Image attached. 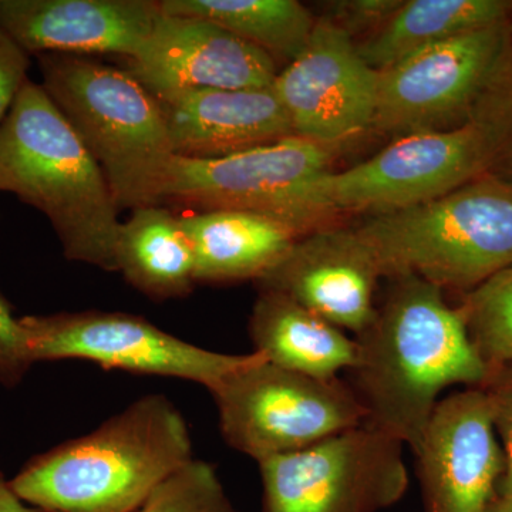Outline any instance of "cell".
<instances>
[{
	"instance_id": "3",
	"label": "cell",
	"mask_w": 512,
	"mask_h": 512,
	"mask_svg": "<svg viewBox=\"0 0 512 512\" xmlns=\"http://www.w3.org/2000/svg\"><path fill=\"white\" fill-rule=\"evenodd\" d=\"M0 192L42 212L69 261L117 272L121 221L109 181L42 84L32 80L0 124Z\"/></svg>"
},
{
	"instance_id": "30",
	"label": "cell",
	"mask_w": 512,
	"mask_h": 512,
	"mask_svg": "<svg viewBox=\"0 0 512 512\" xmlns=\"http://www.w3.org/2000/svg\"><path fill=\"white\" fill-rule=\"evenodd\" d=\"M0 512H39L20 500L13 491L10 480L0 471Z\"/></svg>"
},
{
	"instance_id": "31",
	"label": "cell",
	"mask_w": 512,
	"mask_h": 512,
	"mask_svg": "<svg viewBox=\"0 0 512 512\" xmlns=\"http://www.w3.org/2000/svg\"><path fill=\"white\" fill-rule=\"evenodd\" d=\"M487 512H512V495L495 494Z\"/></svg>"
},
{
	"instance_id": "17",
	"label": "cell",
	"mask_w": 512,
	"mask_h": 512,
	"mask_svg": "<svg viewBox=\"0 0 512 512\" xmlns=\"http://www.w3.org/2000/svg\"><path fill=\"white\" fill-rule=\"evenodd\" d=\"M158 103L178 157L211 160L293 136L272 86L200 90Z\"/></svg>"
},
{
	"instance_id": "8",
	"label": "cell",
	"mask_w": 512,
	"mask_h": 512,
	"mask_svg": "<svg viewBox=\"0 0 512 512\" xmlns=\"http://www.w3.org/2000/svg\"><path fill=\"white\" fill-rule=\"evenodd\" d=\"M512 59V20L451 37L377 72L372 130L396 137L473 119Z\"/></svg>"
},
{
	"instance_id": "25",
	"label": "cell",
	"mask_w": 512,
	"mask_h": 512,
	"mask_svg": "<svg viewBox=\"0 0 512 512\" xmlns=\"http://www.w3.org/2000/svg\"><path fill=\"white\" fill-rule=\"evenodd\" d=\"M476 114L484 117L494 130L495 158L490 174L512 181V59L500 82L485 97Z\"/></svg>"
},
{
	"instance_id": "21",
	"label": "cell",
	"mask_w": 512,
	"mask_h": 512,
	"mask_svg": "<svg viewBox=\"0 0 512 512\" xmlns=\"http://www.w3.org/2000/svg\"><path fill=\"white\" fill-rule=\"evenodd\" d=\"M511 19L507 0H409L357 50L380 72L421 49Z\"/></svg>"
},
{
	"instance_id": "29",
	"label": "cell",
	"mask_w": 512,
	"mask_h": 512,
	"mask_svg": "<svg viewBox=\"0 0 512 512\" xmlns=\"http://www.w3.org/2000/svg\"><path fill=\"white\" fill-rule=\"evenodd\" d=\"M30 55L0 26V124L29 82Z\"/></svg>"
},
{
	"instance_id": "26",
	"label": "cell",
	"mask_w": 512,
	"mask_h": 512,
	"mask_svg": "<svg viewBox=\"0 0 512 512\" xmlns=\"http://www.w3.org/2000/svg\"><path fill=\"white\" fill-rule=\"evenodd\" d=\"M481 389L490 402L495 431L504 451L505 468L497 493L512 495V366L490 369Z\"/></svg>"
},
{
	"instance_id": "10",
	"label": "cell",
	"mask_w": 512,
	"mask_h": 512,
	"mask_svg": "<svg viewBox=\"0 0 512 512\" xmlns=\"http://www.w3.org/2000/svg\"><path fill=\"white\" fill-rule=\"evenodd\" d=\"M404 444L362 424L259 461L261 512H380L409 488Z\"/></svg>"
},
{
	"instance_id": "23",
	"label": "cell",
	"mask_w": 512,
	"mask_h": 512,
	"mask_svg": "<svg viewBox=\"0 0 512 512\" xmlns=\"http://www.w3.org/2000/svg\"><path fill=\"white\" fill-rule=\"evenodd\" d=\"M458 311L488 372L512 366V266L468 291Z\"/></svg>"
},
{
	"instance_id": "15",
	"label": "cell",
	"mask_w": 512,
	"mask_h": 512,
	"mask_svg": "<svg viewBox=\"0 0 512 512\" xmlns=\"http://www.w3.org/2000/svg\"><path fill=\"white\" fill-rule=\"evenodd\" d=\"M382 278L356 228L322 227L296 239L275 266L256 281L342 330L359 335L376 312Z\"/></svg>"
},
{
	"instance_id": "6",
	"label": "cell",
	"mask_w": 512,
	"mask_h": 512,
	"mask_svg": "<svg viewBox=\"0 0 512 512\" xmlns=\"http://www.w3.org/2000/svg\"><path fill=\"white\" fill-rule=\"evenodd\" d=\"M494 158V130L481 116L406 134L363 163L322 175L312 191L313 212L320 221L335 212L406 210L490 174Z\"/></svg>"
},
{
	"instance_id": "18",
	"label": "cell",
	"mask_w": 512,
	"mask_h": 512,
	"mask_svg": "<svg viewBox=\"0 0 512 512\" xmlns=\"http://www.w3.org/2000/svg\"><path fill=\"white\" fill-rule=\"evenodd\" d=\"M194 252L195 282L258 281L295 244V234L264 215L202 211L181 218Z\"/></svg>"
},
{
	"instance_id": "11",
	"label": "cell",
	"mask_w": 512,
	"mask_h": 512,
	"mask_svg": "<svg viewBox=\"0 0 512 512\" xmlns=\"http://www.w3.org/2000/svg\"><path fill=\"white\" fill-rule=\"evenodd\" d=\"M33 363L84 360L134 375L174 377L214 390L259 353L227 355L192 345L141 316L62 312L22 316Z\"/></svg>"
},
{
	"instance_id": "24",
	"label": "cell",
	"mask_w": 512,
	"mask_h": 512,
	"mask_svg": "<svg viewBox=\"0 0 512 512\" xmlns=\"http://www.w3.org/2000/svg\"><path fill=\"white\" fill-rule=\"evenodd\" d=\"M137 512H235L217 468L192 458L158 485Z\"/></svg>"
},
{
	"instance_id": "1",
	"label": "cell",
	"mask_w": 512,
	"mask_h": 512,
	"mask_svg": "<svg viewBox=\"0 0 512 512\" xmlns=\"http://www.w3.org/2000/svg\"><path fill=\"white\" fill-rule=\"evenodd\" d=\"M390 281L372 322L356 335L350 386L367 426L416 453L441 392L453 384L483 386L488 367L443 289L412 275Z\"/></svg>"
},
{
	"instance_id": "13",
	"label": "cell",
	"mask_w": 512,
	"mask_h": 512,
	"mask_svg": "<svg viewBox=\"0 0 512 512\" xmlns=\"http://www.w3.org/2000/svg\"><path fill=\"white\" fill-rule=\"evenodd\" d=\"M414 454L424 511L487 512L505 458L484 390L441 399Z\"/></svg>"
},
{
	"instance_id": "19",
	"label": "cell",
	"mask_w": 512,
	"mask_h": 512,
	"mask_svg": "<svg viewBox=\"0 0 512 512\" xmlns=\"http://www.w3.org/2000/svg\"><path fill=\"white\" fill-rule=\"evenodd\" d=\"M249 336L272 365L316 379H336L356 363L355 339L279 293L259 291Z\"/></svg>"
},
{
	"instance_id": "4",
	"label": "cell",
	"mask_w": 512,
	"mask_h": 512,
	"mask_svg": "<svg viewBox=\"0 0 512 512\" xmlns=\"http://www.w3.org/2000/svg\"><path fill=\"white\" fill-rule=\"evenodd\" d=\"M386 278L471 291L512 266V181L484 174L443 197L356 228Z\"/></svg>"
},
{
	"instance_id": "9",
	"label": "cell",
	"mask_w": 512,
	"mask_h": 512,
	"mask_svg": "<svg viewBox=\"0 0 512 512\" xmlns=\"http://www.w3.org/2000/svg\"><path fill=\"white\" fill-rule=\"evenodd\" d=\"M335 153L289 136L211 160L175 156L160 205L254 212L281 222L298 238L305 237L320 228L312 191L316 181L329 173Z\"/></svg>"
},
{
	"instance_id": "7",
	"label": "cell",
	"mask_w": 512,
	"mask_h": 512,
	"mask_svg": "<svg viewBox=\"0 0 512 512\" xmlns=\"http://www.w3.org/2000/svg\"><path fill=\"white\" fill-rule=\"evenodd\" d=\"M225 443L238 453L266 458L302 450L362 426L366 410L350 384L316 379L258 359L210 392Z\"/></svg>"
},
{
	"instance_id": "27",
	"label": "cell",
	"mask_w": 512,
	"mask_h": 512,
	"mask_svg": "<svg viewBox=\"0 0 512 512\" xmlns=\"http://www.w3.org/2000/svg\"><path fill=\"white\" fill-rule=\"evenodd\" d=\"M33 365L22 320L0 293V386L18 387Z\"/></svg>"
},
{
	"instance_id": "5",
	"label": "cell",
	"mask_w": 512,
	"mask_h": 512,
	"mask_svg": "<svg viewBox=\"0 0 512 512\" xmlns=\"http://www.w3.org/2000/svg\"><path fill=\"white\" fill-rule=\"evenodd\" d=\"M42 87L106 175L117 207L158 205L175 154L156 97L128 70L37 55Z\"/></svg>"
},
{
	"instance_id": "16",
	"label": "cell",
	"mask_w": 512,
	"mask_h": 512,
	"mask_svg": "<svg viewBox=\"0 0 512 512\" xmlns=\"http://www.w3.org/2000/svg\"><path fill=\"white\" fill-rule=\"evenodd\" d=\"M160 15L151 0H0V26L30 56L131 59Z\"/></svg>"
},
{
	"instance_id": "12",
	"label": "cell",
	"mask_w": 512,
	"mask_h": 512,
	"mask_svg": "<svg viewBox=\"0 0 512 512\" xmlns=\"http://www.w3.org/2000/svg\"><path fill=\"white\" fill-rule=\"evenodd\" d=\"M272 90L293 136L338 151L372 130L377 72L360 56L353 37L329 19H316L308 45L276 74Z\"/></svg>"
},
{
	"instance_id": "14",
	"label": "cell",
	"mask_w": 512,
	"mask_h": 512,
	"mask_svg": "<svg viewBox=\"0 0 512 512\" xmlns=\"http://www.w3.org/2000/svg\"><path fill=\"white\" fill-rule=\"evenodd\" d=\"M128 72L158 101L200 90L266 89L275 59L210 20L158 16Z\"/></svg>"
},
{
	"instance_id": "2",
	"label": "cell",
	"mask_w": 512,
	"mask_h": 512,
	"mask_svg": "<svg viewBox=\"0 0 512 512\" xmlns=\"http://www.w3.org/2000/svg\"><path fill=\"white\" fill-rule=\"evenodd\" d=\"M192 458L183 414L164 394H147L92 433L30 458L10 485L39 512H137Z\"/></svg>"
},
{
	"instance_id": "28",
	"label": "cell",
	"mask_w": 512,
	"mask_h": 512,
	"mask_svg": "<svg viewBox=\"0 0 512 512\" xmlns=\"http://www.w3.org/2000/svg\"><path fill=\"white\" fill-rule=\"evenodd\" d=\"M402 5V0H348L330 3L329 19L350 36L370 30V35L382 28L394 12Z\"/></svg>"
},
{
	"instance_id": "20",
	"label": "cell",
	"mask_w": 512,
	"mask_h": 512,
	"mask_svg": "<svg viewBox=\"0 0 512 512\" xmlns=\"http://www.w3.org/2000/svg\"><path fill=\"white\" fill-rule=\"evenodd\" d=\"M116 265L128 284L154 301L185 298L197 284L183 222L163 205L134 208L120 222Z\"/></svg>"
},
{
	"instance_id": "22",
	"label": "cell",
	"mask_w": 512,
	"mask_h": 512,
	"mask_svg": "<svg viewBox=\"0 0 512 512\" xmlns=\"http://www.w3.org/2000/svg\"><path fill=\"white\" fill-rule=\"evenodd\" d=\"M164 15L210 20L289 63L301 55L316 19L296 0H163Z\"/></svg>"
}]
</instances>
